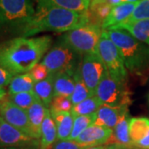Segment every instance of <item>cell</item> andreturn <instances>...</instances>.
I'll return each instance as SVG.
<instances>
[{
	"mask_svg": "<svg viewBox=\"0 0 149 149\" xmlns=\"http://www.w3.org/2000/svg\"><path fill=\"white\" fill-rule=\"evenodd\" d=\"M52 37H13L0 42V66L13 76L26 74L42 61L51 49Z\"/></svg>",
	"mask_w": 149,
	"mask_h": 149,
	"instance_id": "obj_1",
	"label": "cell"
},
{
	"mask_svg": "<svg viewBox=\"0 0 149 149\" xmlns=\"http://www.w3.org/2000/svg\"><path fill=\"white\" fill-rule=\"evenodd\" d=\"M88 23V10L76 12L47 3H36L35 13L22 37H29L44 32H67Z\"/></svg>",
	"mask_w": 149,
	"mask_h": 149,
	"instance_id": "obj_2",
	"label": "cell"
},
{
	"mask_svg": "<svg viewBox=\"0 0 149 149\" xmlns=\"http://www.w3.org/2000/svg\"><path fill=\"white\" fill-rule=\"evenodd\" d=\"M122 56L126 69L141 73L149 66V46L138 41L123 29L105 30Z\"/></svg>",
	"mask_w": 149,
	"mask_h": 149,
	"instance_id": "obj_3",
	"label": "cell"
},
{
	"mask_svg": "<svg viewBox=\"0 0 149 149\" xmlns=\"http://www.w3.org/2000/svg\"><path fill=\"white\" fill-rule=\"evenodd\" d=\"M34 13L32 0H0V35L22 36Z\"/></svg>",
	"mask_w": 149,
	"mask_h": 149,
	"instance_id": "obj_4",
	"label": "cell"
},
{
	"mask_svg": "<svg viewBox=\"0 0 149 149\" xmlns=\"http://www.w3.org/2000/svg\"><path fill=\"white\" fill-rule=\"evenodd\" d=\"M82 57L60 38L43 57L41 64L45 65L52 74L65 71L74 73L80 66Z\"/></svg>",
	"mask_w": 149,
	"mask_h": 149,
	"instance_id": "obj_5",
	"label": "cell"
},
{
	"mask_svg": "<svg viewBox=\"0 0 149 149\" xmlns=\"http://www.w3.org/2000/svg\"><path fill=\"white\" fill-rule=\"evenodd\" d=\"M101 26L88 23L65 32L61 39L80 56L98 54V45L101 38Z\"/></svg>",
	"mask_w": 149,
	"mask_h": 149,
	"instance_id": "obj_6",
	"label": "cell"
},
{
	"mask_svg": "<svg viewBox=\"0 0 149 149\" xmlns=\"http://www.w3.org/2000/svg\"><path fill=\"white\" fill-rule=\"evenodd\" d=\"M95 95L99 98L103 104L112 107L128 108L132 103L131 92L127 87L126 80H121L109 72L97 86Z\"/></svg>",
	"mask_w": 149,
	"mask_h": 149,
	"instance_id": "obj_7",
	"label": "cell"
},
{
	"mask_svg": "<svg viewBox=\"0 0 149 149\" xmlns=\"http://www.w3.org/2000/svg\"><path fill=\"white\" fill-rule=\"evenodd\" d=\"M98 55L109 74L121 80H126L127 69L122 56L115 44L109 37L105 30H103L98 45Z\"/></svg>",
	"mask_w": 149,
	"mask_h": 149,
	"instance_id": "obj_8",
	"label": "cell"
},
{
	"mask_svg": "<svg viewBox=\"0 0 149 149\" xmlns=\"http://www.w3.org/2000/svg\"><path fill=\"white\" fill-rule=\"evenodd\" d=\"M107 72L106 67L98 54H88L82 57L80 74L92 95H95L97 86Z\"/></svg>",
	"mask_w": 149,
	"mask_h": 149,
	"instance_id": "obj_9",
	"label": "cell"
},
{
	"mask_svg": "<svg viewBox=\"0 0 149 149\" xmlns=\"http://www.w3.org/2000/svg\"><path fill=\"white\" fill-rule=\"evenodd\" d=\"M0 116L14 128L35 139L27 110L17 106L8 97L0 101Z\"/></svg>",
	"mask_w": 149,
	"mask_h": 149,
	"instance_id": "obj_10",
	"label": "cell"
},
{
	"mask_svg": "<svg viewBox=\"0 0 149 149\" xmlns=\"http://www.w3.org/2000/svg\"><path fill=\"white\" fill-rule=\"evenodd\" d=\"M38 144H40L38 139L27 136L0 116V148L26 147Z\"/></svg>",
	"mask_w": 149,
	"mask_h": 149,
	"instance_id": "obj_11",
	"label": "cell"
},
{
	"mask_svg": "<svg viewBox=\"0 0 149 149\" xmlns=\"http://www.w3.org/2000/svg\"><path fill=\"white\" fill-rule=\"evenodd\" d=\"M113 136V129L92 124L80 134L74 142L82 147H94L109 143Z\"/></svg>",
	"mask_w": 149,
	"mask_h": 149,
	"instance_id": "obj_12",
	"label": "cell"
},
{
	"mask_svg": "<svg viewBox=\"0 0 149 149\" xmlns=\"http://www.w3.org/2000/svg\"><path fill=\"white\" fill-rule=\"evenodd\" d=\"M137 3H123L120 5L112 8L107 18L102 24L103 30H111L126 22L132 15Z\"/></svg>",
	"mask_w": 149,
	"mask_h": 149,
	"instance_id": "obj_13",
	"label": "cell"
},
{
	"mask_svg": "<svg viewBox=\"0 0 149 149\" xmlns=\"http://www.w3.org/2000/svg\"><path fill=\"white\" fill-rule=\"evenodd\" d=\"M129 121L130 117L128 113V108H125L123 110L116 126L113 130L112 139H113V140L112 144H118L128 148H133V143L129 136Z\"/></svg>",
	"mask_w": 149,
	"mask_h": 149,
	"instance_id": "obj_14",
	"label": "cell"
},
{
	"mask_svg": "<svg viewBox=\"0 0 149 149\" xmlns=\"http://www.w3.org/2000/svg\"><path fill=\"white\" fill-rule=\"evenodd\" d=\"M124 109L125 108H117L103 104L96 111L94 124L104 128H114Z\"/></svg>",
	"mask_w": 149,
	"mask_h": 149,
	"instance_id": "obj_15",
	"label": "cell"
},
{
	"mask_svg": "<svg viewBox=\"0 0 149 149\" xmlns=\"http://www.w3.org/2000/svg\"><path fill=\"white\" fill-rule=\"evenodd\" d=\"M113 29H123L138 41L149 46V19L125 22Z\"/></svg>",
	"mask_w": 149,
	"mask_h": 149,
	"instance_id": "obj_16",
	"label": "cell"
},
{
	"mask_svg": "<svg viewBox=\"0 0 149 149\" xmlns=\"http://www.w3.org/2000/svg\"><path fill=\"white\" fill-rule=\"evenodd\" d=\"M73 72L65 71L53 74L54 96L70 97L74 89V79Z\"/></svg>",
	"mask_w": 149,
	"mask_h": 149,
	"instance_id": "obj_17",
	"label": "cell"
},
{
	"mask_svg": "<svg viewBox=\"0 0 149 149\" xmlns=\"http://www.w3.org/2000/svg\"><path fill=\"white\" fill-rule=\"evenodd\" d=\"M50 112L56 125L57 140H68L74 123V117L72 116L71 113L54 111L52 109H50Z\"/></svg>",
	"mask_w": 149,
	"mask_h": 149,
	"instance_id": "obj_18",
	"label": "cell"
},
{
	"mask_svg": "<svg viewBox=\"0 0 149 149\" xmlns=\"http://www.w3.org/2000/svg\"><path fill=\"white\" fill-rule=\"evenodd\" d=\"M56 139H57L56 125L51 115L50 109H47L41 128L40 149L50 148L56 142Z\"/></svg>",
	"mask_w": 149,
	"mask_h": 149,
	"instance_id": "obj_19",
	"label": "cell"
},
{
	"mask_svg": "<svg viewBox=\"0 0 149 149\" xmlns=\"http://www.w3.org/2000/svg\"><path fill=\"white\" fill-rule=\"evenodd\" d=\"M129 136L134 148L149 136V118H132L129 121Z\"/></svg>",
	"mask_w": 149,
	"mask_h": 149,
	"instance_id": "obj_20",
	"label": "cell"
},
{
	"mask_svg": "<svg viewBox=\"0 0 149 149\" xmlns=\"http://www.w3.org/2000/svg\"><path fill=\"white\" fill-rule=\"evenodd\" d=\"M47 109L40 100H37L27 110L34 137L38 140L41 139V128Z\"/></svg>",
	"mask_w": 149,
	"mask_h": 149,
	"instance_id": "obj_21",
	"label": "cell"
},
{
	"mask_svg": "<svg viewBox=\"0 0 149 149\" xmlns=\"http://www.w3.org/2000/svg\"><path fill=\"white\" fill-rule=\"evenodd\" d=\"M34 92L37 96L38 100L42 103L45 106L50 107L54 99L53 74H50L47 79L36 82L34 85Z\"/></svg>",
	"mask_w": 149,
	"mask_h": 149,
	"instance_id": "obj_22",
	"label": "cell"
},
{
	"mask_svg": "<svg viewBox=\"0 0 149 149\" xmlns=\"http://www.w3.org/2000/svg\"><path fill=\"white\" fill-rule=\"evenodd\" d=\"M35 81L33 80L31 74L28 72L26 74H18L13 76V80H11L8 87V95H15L17 93L22 92H29L33 91Z\"/></svg>",
	"mask_w": 149,
	"mask_h": 149,
	"instance_id": "obj_23",
	"label": "cell"
},
{
	"mask_svg": "<svg viewBox=\"0 0 149 149\" xmlns=\"http://www.w3.org/2000/svg\"><path fill=\"white\" fill-rule=\"evenodd\" d=\"M101 105H103V103L99 98L96 95H92L79 104L73 105L70 113L74 118L81 115H90L96 113Z\"/></svg>",
	"mask_w": 149,
	"mask_h": 149,
	"instance_id": "obj_24",
	"label": "cell"
},
{
	"mask_svg": "<svg viewBox=\"0 0 149 149\" xmlns=\"http://www.w3.org/2000/svg\"><path fill=\"white\" fill-rule=\"evenodd\" d=\"M74 89L73 94L70 96V100L73 105H75L80 102L92 96L89 89L85 84L80 74V66L75 70L74 74Z\"/></svg>",
	"mask_w": 149,
	"mask_h": 149,
	"instance_id": "obj_25",
	"label": "cell"
},
{
	"mask_svg": "<svg viewBox=\"0 0 149 149\" xmlns=\"http://www.w3.org/2000/svg\"><path fill=\"white\" fill-rule=\"evenodd\" d=\"M36 3H47L76 12H86L90 8L91 0H33Z\"/></svg>",
	"mask_w": 149,
	"mask_h": 149,
	"instance_id": "obj_26",
	"label": "cell"
},
{
	"mask_svg": "<svg viewBox=\"0 0 149 149\" xmlns=\"http://www.w3.org/2000/svg\"><path fill=\"white\" fill-rule=\"evenodd\" d=\"M111 9L112 7L106 1L98 3L96 5L90 6L88 9L90 23L96 24L102 27L103 22L106 19L107 17L109 16Z\"/></svg>",
	"mask_w": 149,
	"mask_h": 149,
	"instance_id": "obj_27",
	"label": "cell"
},
{
	"mask_svg": "<svg viewBox=\"0 0 149 149\" xmlns=\"http://www.w3.org/2000/svg\"><path fill=\"white\" fill-rule=\"evenodd\" d=\"M95 120V113L90 115H81L74 118L73 128L68 140L74 141L91 125L94 124Z\"/></svg>",
	"mask_w": 149,
	"mask_h": 149,
	"instance_id": "obj_28",
	"label": "cell"
},
{
	"mask_svg": "<svg viewBox=\"0 0 149 149\" xmlns=\"http://www.w3.org/2000/svg\"><path fill=\"white\" fill-rule=\"evenodd\" d=\"M8 98L17 106L25 110H27L35 102L39 100L34 91L11 95L8 96Z\"/></svg>",
	"mask_w": 149,
	"mask_h": 149,
	"instance_id": "obj_29",
	"label": "cell"
},
{
	"mask_svg": "<svg viewBox=\"0 0 149 149\" xmlns=\"http://www.w3.org/2000/svg\"><path fill=\"white\" fill-rule=\"evenodd\" d=\"M145 19H149V0H140L136 4L132 15L126 22H135Z\"/></svg>",
	"mask_w": 149,
	"mask_h": 149,
	"instance_id": "obj_30",
	"label": "cell"
},
{
	"mask_svg": "<svg viewBox=\"0 0 149 149\" xmlns=\"http://www.w3.org/2000/svg\"><path fill=\"white\" fill-rule=\"evenodd\" d=\"M72 107L73 104L70 100V97L59 96L54 97L50 105V109L58 112H70Z\"/></svg>",
	"mask_w": 149,
	"mask_h": 149,
	"instance_id": "obj_31",
	"label": "cell"
},
{
	"mask_svg": "<svg viewBox=\"0 0 149 149\" xmlns=\"http://www.w3.org/2000/svg\"><path fill=\"white\" fill-rule=\"evenodd\" d=\"M29 73L31 74L35 82H39L47 79L50 74L47 68L41 63L36 65Z\"/></svg>",
	"mask_w": 149,
	"mask_h": 149,
	"instance_id": "obj_32",
	"label": "cell"
},
{
	"mask_svg": "<svg viewBox=\"0 0 149 149\" xmlns=\"http://www.w3.org/2000/svg\"><path fill=\"white\" fill-rule=\"evenodd\" d=\"M86 147H82L74 141L70 140H57L51 147V149H86Z\"/></svg>",
	"mask_w": 149,
	"mask_h": 149,
	"instance_id": "obj_33",
	"label": "cell"
},
{
	"mask_svg": "<svg viewBox=\"0 0 149 149\" xmlns=\"http://www.w3.org/2000/svg\"><path fill=\"white\" fill-rule=\"evenodd\" d=\"M13 78V74H11L8 70L0 66V87L4 88L6 86H8Z\"/></svg>",
	"mask_w": 149,
	"mask_h": 149,
	"instance_id": "obj_34",
	"label": "cell"
},
{
	"mask_svg": "<svg viewBox=\"0 0 149 149\" xmlns=\"http://www.w3.org/2000/svg\"><path fill=\"white\" fill-rule=\"evenodd\" d=\"M119 145L118 144H107V145H100L94 147H88L86 149H117Z\"/></svg>",
	"mask_w": 149,
	"mask_h": 149,
	"instance_id": "obj_35",
	"label": "cell"
},
{
	"mask_svg": "<svg viewBox=\"0 0 149 149\" xmlns=\"http://www.w3.org/2000/svg\"><path fill=\"white\" fill-rule=\"evenodd\" d=\"M0 149H40V144L31 145L26 147H14V148H0Z\"/></svg>",
	"mask_w": 149,
	"mask_h": 149,
	"instance_id": "obj_36",
	"label": "cell"
},
{
	"mask_svg": "<svg viewBox=\"0 0 149 149\" xmlns=\"http://www.w3.org/2000/svg\"><path fill=\"white\" fill-rule=\"evenodd\" d=\"M106 2L111 6L112 8L116 7V6L120 5L124 3V0H106Z\"/></svg>",
	"mask_w": 149,
	"mask_h": 149,
	"instance_id": "obj_37",
	"label": "cell"
},
{
	"mask_svg": "<svg viewBox=\"0 0 149 149\" xmlns=\"http://www.w3.org/2000/svg\"><path fill=\"white\" fill-rule=\"evenodd\" d=\"M6 96H7V91H6V90L4 88H3V87H0V101L2 100H3Z\"/></svg>",
	"mask_w": 149,
	"mask_h": 149,
	"instance_id": "obj_38",
	"label": "cell"
},
{
	"mask_svg": "<svg viewBox=\"0 0 149 149\" xmlns=\"http://www.w3.org/2000/svg\"><path fill=\"white\" fill-rule=\"evenodd\" d=\"M106 0H91V3H90V6H94L98 4V3H103V2H105Z\"/></svg>",
	"mask_w": 149,
	"mask_h": 149,
	"instance_id": "obj_39",
	"label": "cell"
},
{
	"mask_svg": "<svg viewBox=\"0 0 149 149\" xmlns=\"http://www.w3.org/2000/svg\"><path fill=\"white\" fill-rule=\"evenodd\" d=\"M140 0H124V3H138Z\"/></svg>",
	"mask_w": 149,
	"mask_h": 149,
	"instance_id": "obj_40",
	"label": "cell"
},
{
	"mask_svg": "<svg viewBox=\"0 0 149 149\" xmlns=\"http://www.w3.org/2000/svg\"><path fill=\"white\" fill-rule=\"evenodd\" d=\"M117 149H132V148H126V147H123V146H118L117 148Z\"/></svg>",
	"mask_w": 149,
	"mask_h": 149,
	"instance_id": "obj_41",
	"label": "cell"
}]
</instances>
